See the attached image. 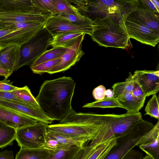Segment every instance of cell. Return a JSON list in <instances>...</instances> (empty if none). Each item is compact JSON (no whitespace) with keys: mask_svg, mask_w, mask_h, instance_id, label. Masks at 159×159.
Wrapping results in <instances>:
<instances>
[{"mask_svg":"<svg viewBox=\"0 0 159 159\" xmlns=\"http://www.w3.org/2000/svg\"><path fill=\"white\" fill-rule=\"evenodd\" d=\"M133 75L146 97L158 92L159 70H136Z\"/></svg>","mask_w":159,"mask_h":159,"instance_id":"9a60e30c","label":"cell"},{"mask_svg":"<svg viewBox=\"0 0 159 159\" xmlns=\"http://www.w3.org/2000/svg\"><path fill=\"white\" fill-rule=\"evenodd\" d=\"M66 48H52L46 51L30 66L33 67L48 61L58 58L65 52Z\"/></svg>","mask_w":159,"mask_h":159,"instance_id":"d4e9b609","label":"cell"},{"mask_svg":"<svg viewBox=\"0 0 159 159\" xmlns=\"http://www.w3.org/2000/svg\"><path fill=\"white\" fill-rule=\"evenodd\" d=\"M82 34L67 32L57 34L52 36L51 45L53 48H68L74 44Z\"/></svg>","mask_w":159,"mask_h":159,"instance_id":"44dd1931","label":"cell"},{"mask_svg":"<svg viewBox=\"0 0 159 159\" xmlns=\"http://www.w3.org/2000/svg\"><path fill=\"white\" fill-rule=\"evenodd\" d=\"M121 17L129 39H134L153 47L158 43L159 32L129 16L126 13H121Z\"/></svg>","mask_w":159,"mask_h":159,"instance_id":"8992f818","label":"cell"},{"mask_svg":"<svg viewBox=\"0 0 159 159\" xmlns=\"http://www.w3.org/2000/svg\"><path fill=\"white\" fill-rule=\"evenodd\" d=\"M155 125L141 119L134 126L116 139V143L103 159H121L131 149L138 145L142 138Z\"/></svg>","mask_w":159,"mask_h":159,"instance_id":"3957f363","label":"cell"},{"mask_svg":"<svg viewBox=\"0 0 159 159\" xmlns=\"http://www.w3.org/2000/svg\"><path fill=\"white\" fill-rule=\"evenodd\" d=\"M159 121L141 139L140 148L153 159H159Z\"/></svg>","mask_w":159,"mask_h":159,"instance_id":"d6986e66","label":"cell"},{"mask_svg":"<svg viewBox=\"0 0 159 159\" xmlns=\"http://www.w3.org/2000/svg\"><path fill=\"white\" fill-rule=\"evenodd\" d=\"M12 83L7 80L0 81V91L11 92L17 89L18 87L13 85Z\"/></svg>","mask_w":159,"mask_h":159,"instance_id":"74e56055","label":"cell"},{"mask_svg":"<svg viewBox=\"0 0 159 159\" xmlns=\"http://www.w3.org/2000/svg\"><path fill=\"white\" fill-rule=\"evenodd\" d=\"M74 3L82 15L116 16L121 15L120 4L114 0H69Z\"/></svg>","mask_w":159,"mask_h":159,"instance_id":"52a82bcc","label":"cell"},{"mask_svg":"<svg viewBox=\"0 0 159 159\" xmlns=\"http://www.w3.org/2000/svg\"><path fill=\"white\" fill-rule=\"evenodd\" d=\"M16 130L10 126L0 128V148L10 145L15 139Z\"/></svg>","mask_w":159,"mask_h":159,"instance_id":"f546056e","label":"cell"},{"mask_svg":"<svg viewBox=\"0 0 159 159\" xmlns=\"http://www.w3.org/2000/svg\"><path fill=\"white\" fill-rule=\"evenodd\" d=\"M105 95L106 97L112 98H113V93L112 90L111 89H107L106 90Z\"/></svg>","mask_w":159,"mask_h":159,"instance_id":"ee69618b","label":"cell"},{"mask_svg":"<svg viewBox=\"0 0 159 159\" xmlns=\"http://www.w3.org/2000/svg\"><path fill=\"white\" fill-rule=\"evenodd\" d=\"M50 154V150L43 147L38 148H20L15 159H45Z\"/></svg>","mask_w":159,"mask_h":159,"instance_id":"7402d4cb","label":"cell"},{"mask_svg":"<svg viewBox=\"0 0 159 159\" xmlns=\"http://www.w3.org/2000/svg\"><path fill=\"white\" fill-rule=\"evenodd\" d=\"M82 147L73 146L54 151L49 150V155L45 159H74Z\"/></svg>","mask_w":159,"mask_h":159,"instance_id":"cb8c5ba5","label":"cell"},{"mask_svg":"<svg viewBox=\"0 0 159 159\" xmlns=\"http://www.w3.org/2000/svg\"><path fill=\"white\" fill-rule=\"evenodd\" d=\"M143 5L147 9L158 14L159 11L152 0H140Z\"/></svg>","mask_w":159,"mask_h":159,"instance_id":"ab89813d","label":"cell"},{"mask_svg":"<svg viewBox=\"0 0 159 159\" xmlns=\"http://www.w3.org/2000/svg\"><path fill=\"white\" fill-rule=\"evenodd\" d=\"M83 107L101 108L120 107L124 109L123 107L120 104L117 100L114 98H109L107 97L99 100L87 103L84 105Z\"/></svg>","mask_w":159,"mask_h":159,"instance_id":"f1b7e54d","label":"cell"},{"mask_svg":"<svg viewBox=\"0 0 159 159\" xmlns=\"http://www.w3.org/2000/svg\"><path fill=\"white\" fill-rule=\"evenodd\" d=\"M55 16L57 17L66 20L74 24L92 25L93 20L81 14L67 15L61 13Z\"/></svg>","mask_w":159,"mask_h":159,"instance_id":"4dcf8cb0","label":"cell"},{"mask_svg":"<svg viewBox=\"0 0 159 159\" xmlns=\"http://www.w3.org/2000/svg\"><path fill=\"white\" fill-rule=\"evenodd\" d=\"M106 89L105 87L101 85L95 88L92 93L93 96L96 100H99L105 97Z\"/></svg>","mask_w":159,"mask_h":159,"instance_id":"d590c367","label":"cell"},{"mask_svg":"<svg viewBox=\"0 0 159 159\" xmlns=\"http://www.w3.org/2000/svg\"><path fill=\"white\" fill-rule=\"evenodd\" d=\"M21 46L14 44L0 49V66L11 75L18 69Z\"/></svg>","mask_w":159,"mask_h":159,"instance_id":"2e32d148","label":"cell"},{"mask_svg":"<svg viewBox=\"0 0 159 159\" xmlns=\"http://www.w3.org/2000/svg\"><path fill=\"white\" fill-rule=\"evenodd\" d=\"M6 26L0 23V30L5 28Z\"/></svg>","mask_w":159,"mask_h":159,"instance_id":"7dc6e473","label":"cell"},{"mask_svg":"<svg viewBox=\"0 0 159 159\" xmlns=\"http://www.w3.org/2000/svg\"><path fill=\"white\" fill-rule=\"evenodd\" d=\"M61 13L67 15L81 14L79 10L75 6L71 4L68 0H55L54 15Z\"/></svg>","mask_w":159,"mask_h":159,"instance_id":"83f0119b","label":"cell"},{"mask_svg":"<svg viewBox=\"0 0 159 159\" xmlns=\"http://www.w3.org/2000/svg\"><path fill=\"white\" fill-rule=\"evenodd\" d=\"M0 105L29 117L38 122L48 124L54 121L47 116L39 107L17 102L1 99Z\"/></svg>","mask_w":159,"mask_h":159,"instance_id":"5bb4252c","label":"cell"},{"mask_svg":"<svg viewBox=\"0 0 159 159\" xmlns=\"http://www.w3.org/2000/svg\"><path fill=\"white\" fill-rule=\"evenodd\" d=\"M52 15L40 10L33 11H0V23L7 25L16 23H45Z\"/></svg>","mask_w":159,"mask_h":159,"instance_id":"8fae6325","label":"cell"},{"mask_svg":"<svg viewBox=\"0 0 159 159\" xmlns=\"http://www.w3.org/2000/svg\"><path fill=\"white\" fill-rule=\"evenodd\" d=\"M85 34H82L73 45L66 48L60 57L61 61L47 73L52 74L66 71L79 61L84 53L82 50V42Z\"/></svg>","mask_w":159,"mask_h":159,"instance_id":"4fadbf2b","label":"cell"},{"mask_svg":"<svg viewBox=\"0 0 159 159\" xmlns=\"http://www.w3.org/2000/svg\"><path fill=\"white\" fill-rule=\"evenodd\" d=\"M122 2L121 12L129 16L149 28L159 32L158 14L146 8L140 0L124 1Z\"/></svg>","mask_w":159,"mask_h":159,"instance_id":"ba28073f","label":"cell"},{"mask_svg":"<svg viewBox=\"0 0 159 159\" xmlns=\"http://www.w3.org/2000/svg\"><path fill=\"white\" fill-rule=\"evenodd\" d=\"M61 61L60 57L30 68L34 73L42 74L45 73H47L49 70L58 64Z\"/></svg>","mask_w":159,"mask_h":159,"instance_id":"d6a6232c","label":"cell"},{"mask_svg":"<svg viewBox=\"0 0 159 159\" xmlns=\"http://www.w3.org/2000/svg\"><path fill=\"white\" fill-rule=\"evenodd\" d=\"M12 92L15 96L25 103L33 106L39 107L35 98L33 95L28 86L18 87Z\"/></svg>","mask_w":159,"mask_h":159,"instance_id":"484cf974","label":"cell"},{"mask_svg":"<svg viewBox=\"0 0 159 159\" xmlns=\"http://www.w3.org/2000/svg\"><path fill=\"white\" fill-rule=\"evenodd\" d=\"M48 124L41 122L16 130L15 139L20 148H38L45 145Z\"/></svg>","mask_w":159,"mask_h":159,"instance_id":"5b68a950","label":"cell"},{"mask_svg":"<svg viewBox=\"0 0 159 159\" xmlns=\"http://www.w3.org/2000/svg\"><path fill=\"white\" fill-rule=\"evenodd\" d=\"M145 115H148L151 117L159 119L158 98L156 94L152 95L148 101L145 109Z\"/></svg>","mask_w":159,"mask_h":159,"instance_id":"836d02e7","label":"cell"},{"mask_svg":"<svg viewBox=\"0 0 159 159\" xmlns=\"http://www.w3.org/2000/svg\"><path fill=\"white\" fill-rule=\"evenodd\" d=\"M34 6L44 13L54 15L55 0H32Z\"/></svg>","mask_w":159,"mask_h":159,"instance_id":"1f68e13d","label":"cell"},{"mask_svg":"<svg viewBox=\"0 0 159 159\" xmlns=\"http://www.w3.org/2000/svg\"><path fill=\"white\" fill-rule=\"evenodd\" d=\"M76 84L72 78L66 76L44 81L35 98L44 114L53 120L63 119L72 108Z\"/></svg>","mask_w":159,"mask_h":159,"instance_id":"6da1fadb","label":"cell"},{"mask_svg":"<svg viewBox=\"0 0 159 159\" xmlns=\"http://www.w3.org/2000/svg\"><path fill=\"white\" fill-rule=\"evenodd\" d=\"M47 137L56 140L62 146L68 147L73 146H83L90 140L85 138H75L63 136L47 131Z\"/></svg>","mask_w":159,"mask_h":159,"instance_id":"603a6c76","label":"cell"},{"mask_svg":"<svg viewBox=\"0 0 159 159\" xmlns=\"http://www.w3.org/2000/svg\"><path fill=\"white\" fill-rule=\"evenodd\" d=\"M45 23L21 22L13 24L17 30L0 38V47L14 44L21 46L43 28Z\"/></svg>","mask_w":159,"mask_h":159,"instance_id":"9c48e42d","label":"cell"},{"mask_svg":"<svg viewBox=\"0 0 159 159\" xmlns=\"http://www.w3.org/2000/svg\"><path fill=\"white\" fill-rule=\"evenodd\" d=\"M101 122L92 125L80 124H56L48 125L47 131L75 138H85L92 140L108 116Z\"/></svg>","mask_w":159,"mask_h":159,"instance_id":"30bf717a","label":"cell"},{"mask_svg":"<svg viewBox=\"0 0 159 159\" xmlns=\"http://www.w3.org/2000/svg\"><path fill=\"white\" fill-rule=\"evenodd\" d=\"M43 147L49 150H56L57 149L64 148L58 142L54 139L47 137L45 143Z\"/></svg>","mask_w":159,"mask_h":159,"instance_id":"e575fe53","label":"cell"},{"mask_svg":"<svg viewBox=\"0 0 159 159\" xmlns=\"http://www.w3.org/2000/svg\"><path fill=\"white\" fill-rule=\"evenodd\" d=\"M44 28L52 36L67 32L82 33L91 36L93 31L92 25L74 24L55 15L48 19L45 23Z\"/></svg>","mask_w":159,"mask_h":159,"instance_id":"7c38bea8","label":"cell"},{"mask_svg":"<svg viewBox=\"0 0 159 159\" xmlns=\"http://www.w3.org/2000/svg\"><path fill=\"white\" fill-rule=\"evenodd\" d=\"M152 2L154 3L157 8L159 10V2L157 0H152Z\"/></svg>","mask_w":159,"mask_h":159,"instance_id":"f6af8a7d","label":"cell"},{"mask_svg":"<svg viewBox=\"0 0 159 159\" xmlns=\"http://www.w3.org/2000/svg\"><path fill=\"white\" fill-rule=\"evenodd\" d=\"M143 154L138 150L131 149L121 159H142Z\"/></svg>","mask_w":159,"mask_h":159,"instance_id":"f35d334b","label":"cell"},{"mask_svg":"<svg viewBox=\"0 0 159 159\" xmlns=\"http://www.w3.org/2000/svg\"><path fill=\"white\" fill-rule=\"evenodd\" d=\"M38 10L34 6L32 0H0V11H33Z\"/></svg>","mask_w":159,"mask_h":159,"instance_id":"ffe728a7","label":"cell"},{"mask_svg":"<svg viewBox=\"0 0 159 159\" xmlns=\"http://www.w3.org/2000/svg\"><path fill=\"white\" fill-rule=\"evenodd\" d=\"M52 36L44 28L21 47L18 69L30 66L51 45Z\"/></svg>","mask_w":159,"mask_h":159,"instance_id":"277c9868","label":"cell"},{"mask_svg":"<svg viewBox=\"0 0 159 159\" xmlns=\"http://www.w3.org/2000/svg\"><path fill=\"white\" fill-rule=\"evenodd\" d=\"M2 47H0V49ZM11 75L10 74L3 69L0 66V76H2L4 77L5 79L7 80L8 78Z\"/></svg>","mask_w":159,"mask_h":159,"instance_id":"7bdbcfd3","label":"cell"},{"mask_svg":"<svg viewBox=\"0 0 159 159\" xmlns=\"http://www.w3.org/2000/svg\"><path fill=\"white\" fill-rule=\"evenodd\" d=\"M0 99L6 101H15L26 103L15 96L12 92H7L0 91Z\"/></svg>","mask_w":159,"mask_h":159,"instance_id":"8d00e7d4","label":"cell"},{"mask_svg":"<svg viewBox=\"0 0 159 159\" xmlns=\"http://www.w3.org/2000/svg\"><path fill=\"white\" fill-rule=\"evenodd\" d=\"M17 29L14 24L6 25L5 28L0 30V38Z\"/></svg>","mask_w":159,"mask_h":159,"instance_id":"60d3db41","label":"cell"},{"mask_svg":"<svg viewBox=\"0 0 159 159\" xmlns=\"http://www.w3.org/2000/svg\"><path fill=\"white\" fill-rule=\"evenodd\" d=\"M0 121L16 130L38 122L22 114L0 105Z\"/></svg>","mask_w":159,"mask_h":159,"instance_id":"e0dca14e","label":"cell"},{"mask_svg":"<svg viewBox=\"0 0 159 159\" xmlns=\"http://www.w3.org/2000/svg\"><path fill=\"white\" fill-rule=\"evenodd\" d=\"M117 138L111 139L100 145L86 159H103L111 148L116 144Z\"/></svg>","mask_w":159,"mask_h":159,"instance_id":"4316f807","label":"cell"},{"mask_svg":"<svg viewBox=\"0 0 159 159\" xmlns=\"http://www.w3.org/2000/svg\"><path fill=\"white\" fill-rule=\"evenodd\" d=\"M0 159H15L11 151L5 150L0 152Z\"/></svg>","mask_w":159,"mask_h":159,"instance_id":"b9f144b4","label":"cell"},{"mask_svg":"<svg viewBox=\"0 0 159 159\" xmlns=\"http://www.w3.org/2000/svg\"><path fill=\"white\" fill-rule=\"evenodd\" d=\"M142 159H153L152 157L150 156L148 154L145 156L144 157H143Z\"/></svg>","mask_w":159,"mask_h":159,"instance_id":"bcb514c9","label":"cell"},{"mask_svg":"<svg viewBox=\"0 0 159 159\" xmlns=\"http://www.w3.org/2000/svg\"><path fill=\"white\" fill-rule=\"evenodd\" d=\"M108 115L77 112L72 108L66 116L60 121L59 124L95 125L103 121Z\"/></svg>","mask_w":159,"mask_h":159,"instance_id":"ac0fdd59","label":"cell"},{"mask_svg":"<svg viewBox=\"0 0 159 159\" xmlns=\"http://www.w3.org/2000/svg\"><path fill=\"white\" fill-rule=\"evenodd\" d=\"M115 16L97 17L93 20L91 36L100 46L124 49L128 46L129 39L121 16L119 20Z\"/></svg>","mask_w":159,"mask_h":159,"instance_id":"7a4b0ae2","label":"cell"}]
</instances>
